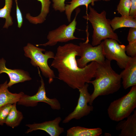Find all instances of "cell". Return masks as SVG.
Wrapping results in <instances>:
<instances>
[{"instance_id": "1", "label": "cell", "mask_w": 136, "mask_h": 136, "mask_svg": "<svg viewBox=\"0 0 136 136\" xmlns=\"http://www.w3.org/2000/svg\"><path fill=\"white\" fill-rule=\"evenodd\" d=\"M80 55L79 45L70 43L59 46L51 65L57 70L58 79L74 89H79L95 78L97 65V63L93 61L80 68L76 57Z\"/></svg>"}, {"instance_id": "2", "label": "cell", "mask_w": 136, "mask_h": 136, "mask_svg": "<svg viewBox=\"0 0 136 136\" xmlns=\"http://www.w3.org/2000/svg\"><path fill=\"white\" fill-rule=\"evenodd\" d=\"M93 80L90 81L94 90L90 95L89 104L92 105L94 100L98 96L112 94L121 87V78L120 74L115 72L111 65V61L105 59L102 63H98Z\"/></svg>"}, {"instance_id": "3", "label": "cell", "mask_w": 136, "mask_h": 136, "mask_svg": "<svg viewBox=\"0 0 136 136\" xmlns=\"http://www.w3.org/2000/svg\"><path fill=\"white\" fill-rule=\"evenodd\" d=\"M88 14L83 17L89 21L93 28L91 45L95 46L100 44L103 40L112 39L121 43L117 34L114 32L110 23V19L106 17V13L103 10L98 13L91 6H89Z\"/></svg>"}, {"instance_id": "4", "label": "cell", "mask_w": 136, "mask_h": 136, "mask_svg": "<svg viewBox=\"0 0 136 136\" xmlns=\"http://www.w3.org/2000/svg\"><path fill=\"white\" fill-rule=\"evenodd\" d=\"M136 107V85L122 97L114 100L107 109L108 116L111 120L119 122L130 115Z\"/></svg>"}, {"instance_id": "5", "label": "cell", "mask_w": 136, "mask_h": 136, "mask_svg": "<svg viewBox=\"0 0 136 136\" xmlns=\"http://www.w3.org/2000/svg\"><path fill=\"white\" fill-rule=\"evenodd\" d=\"M25 56L31 59L30 63L35 67H39L42 75L48 78L50 84L52 83L55 78L54 71L48 64V60L50 58L53 59L55 54L52 51H46L44 53L43 51L45 50L36 47L28 43L23 48Z\"/></svg>"}, {"instance_id": "6", "label": "cell", "mask_w": 136, "mask_h": 136, "mask_svg": "<svg viewBox=\"0 0 136 136\" xmlns=\"http://www.w3.org/2000/svg\"><path fill=\"white\" fill-rule=\"evenodd\" d=\"M80 9L77 8L76 9V15L73 20L68 25L63 24L56 29L50 31L47 35L48 41L46 43L36 45L37 46H53L58 42H66L70 40L80 39L75 37L74 33L76 29L77 15L80 12Z\"/></svg>"}, {"instance_id": "7", "label": "cell", "mask_w": 136, "mask_h": 136, "mask_svg": "<svg viewBox=\"0 0 136 136\" xmlns=\"http://www.w3.org/2000/svg\"><path fill=\"white\" fill-rule=\"evenodd\" d=\"M102 43L105 57L110 61L115 60L120 68L124 69L131 58L126 53L125 46L112 39H106Z\"/></svg>"}, {"instance_id": "8", "label": "cell", "mask_w": 136, "mask_h": 136, "mask_svg": "<svg viewBox=\"0 0 136 136\" xmlns=\"http://www.w3.org/2000/svg\"><path fill=\"white\" fill-rule=\"evenodd\" d=\"M80 49V57L76 60L78 66L80 68L85 67L90 62L95 61L101 63L105 61L102 42L99 45L93 46L85 42H80L79 45Z\"/></svg>"}, {"instance_id": "9", "label": "cell", "mask_w": 136, "mask_h": 136, "mask_svg": "<svg viewBox=\"0 0 136 136\" xmlns=\"http://www.w3.org/2000/svg\"><path fill=\"white\" fill-rule=\"evenodd\" d=\"M38 67L39 74L41 78V85L37 92L32 96L24 94L17 102L18 104L26 107H34L37 105L38 102H43L49 105L52 109L60 110L61 108V105L58 100L55 98H49L46 96L44 81Z\"/></svg>"}, {"instance_id": "10", "label": "cell", "mask_w": 136, "mask_h": 136, "mask_svg": "<svg viewBox=\"0 0 136 136\" xmlns=\"http://www.w3.org/2000/svg\"><path fill=\"white\" fill-rule=\"evenodd\" d=\"M88 83H86L83 87L78 89L80 94L77 104L73 111L63 120V123H67L73 119H80L93 111V106L87 104L89 102L90 96L88 92Z\"/></svg>"}, {"instance_id": "11", "label": "cell", "mask_w": 136, "mask_h": 136, "mask_svg": "<svg viewBox=\"0 0 136 136\" xmlns=\"http://www.w3.org/2000/svg\"><path fill=\"white\" fill-rule=\"evenodd\" d=\"M61 120L60 117L54 119L39 123L27 124L26 126L29 128L26 132L28 133L33 131L40 130L45 131L51 136H59L64 131V129L59 126Z\"/></svg>"}, {"instance_id": "12", "label": "cell", "mask_w": 136, "mask_h": 136, "mask_svg": "<svg viewBox=\"0 0 136 136\" xmlns=\"http://www.w3.org/2000/svg\"><path fill=\"white\" fill-rule=\"evenodd\" d=\"M6 60L3 58L0 59V74L5 73L8 75L10 79L8 83V87L14 84L31 79L28 72L20 69H8L6 66Z\"/></svg>"}, {"instance_id": "13", "label": "cell", "mask_w": 136, "mask_h": 136, "mask_svg": "<svg viewBox=\"0 0 136 136\" xmlns=\"http://www.w3.org/2000/svg\"><path fill=\"white\" fill-rule=\"evenodd\" d=\"M124 70L120 74L123 88L136 85V57H131Z\"/></svg>"}, {"instance_id": "14", "label": "cell", "mask_w": 136, "mask_h": 136, "mask_svg": "<svg viewBox=\"0 0 136 136\" xmlns=\"http://www.w3.org/2000/svg\"><path fill=\"white\" fill-rule=\"evenodd\" d=\"M125 120L120 121L116 126L117 131H120L119 136H136V110Z\"/></svg>"}, {"instance_id": "15", "label": "cell", "mask_w": 136, "mask_h": 136, "mask_svg": "<svg viewBox=\"0 0 136 136\" xmlns=\"http://www.w3.org/2000/svg\"><path fill=\"white\" fill-rule=\"evenodd\" d=\"M7 81L0 85V107L5 105L17 103L24 93H12L8 90Z\"/></svg>"}, {"instance_id": "16", "label": "cell", "mask_w": 136, "mask_h": 136, "mask_svg": "<svg viewBox=\"0 0 136 136\" xmlns=\"http://www.w3.org/2000/svg\"><path fill=\"white\" fill-rule=\"evenodd\" d=\"M40 2L41 8L39 14L35 17L30 15L29 13L26 14V18L30 23L37 24L43 23L45 21L50 11V7L51 3L50 0H37Z\"/></svg>"}, {"instance_id": "17", "label": "cell", "mask_w": 136, "mask_h": 136, "mask_svg": "<svg viewBox=\"0 0 136 136\" xmlns=\"http://www.w3.org/2000/svg\"><path fill=\"white\" fill-rule=\"evenodd\" d=\"M103 133L100 128H89L80 126L72 127L67 131V136H99Z\"/></svg>"}, {"instance_id": "18", "label": "cell", "mask_w": 136, "mask_h": 136, "mask_svg": "<svg viewBox=\"0 0 136 136\" xmlns=\"http://www.w3.org/2000/svg\"><path fill=\"white\" fill-rule=\"evenodd\" d=\"M111 26L113 31L124 27L136 28V19L129 16L115 17L109 20Z\"/></svg>"}, {"instance_id": "19", "label": "cell", "mask_w": 136, "mask_h": 136, "mask_svg": "<svg viewBox=\"0 0 136 136\" xmlns=\"http://www.w3.org/2000/svg\"><path fill=\"white\" fill-rule=\"evenodd\" d=\"M16 103L12 104L5 122L7 125L13 128L18 126L23 118L22 113L17 109Z\"/></svg>"}, {"instance_id": "20", "label": "cell", "mask_w": 136, "mask_h": 136, "mask_svg": "<svg viewBox=\"0 0 136 136\" xmlns=\"http://www.w3.org/2000/svg\"><path fill=\"white\" fill-rule=\"evenodd\" d=\"M101 0H71L69 4L65 5V13L68 22L71 21L72 14L75 9L80 6L85 5L87 9L88 5L91 4L92 6L94 5V3Z\"/></svg>"}, {"instance_id": "21", "label": "cell", "mask_w": 136, "mask_h": 136, "mask_svg": "<svg viewBox=\"0 0 136 136\" xmlns=\"http://www.w3.org/2000/svg\"><path fill=\"white\" fill-rule=\"evenodd\" d=\"M13 0H5V4L3 7L0 9V18L5 19L3 27L8 28L13 24L10 13L12 7Z\"/></svg>"}, {"instance_id": "22", "label": "cell", "mask_w": 136, "mask_h": 136, "mask_svg": "<svg viewBox=\"0 0 136 136\" xmlns=\"http://www.w3.org/2000/svg\"><path fill=\"white\" fill-rule=\"evenodd\" d=\"M130 0H120L117 10L122 16H129L131 7Z\"/></svg>"}, {"instance_id": "23", "label": "cell", "mask_w": 136, "mask_h": 136, "mask_svg": "<svg viewBox=\"0 0 136 136\" xmlns=\"http://www.w3.org/2000/svg\"><path fill=\"white\" fill-rule=\"evenodd\" d=\"M12 105V104H8L0 107V125H3L5 123L6 119Z\"/></svg>"}, {"instance_id": "24", "label": "cell", "mask_w": 136, "mask_h": 136, "mask_svg": "<svg viewBox=\"0 0 136 136\" xmlns=\"http://www.w3.org/2000/svg\"><path fill=\"white\" fill-rule=\"evenodd\" d=\"M65 0H52V7L55 11H59L60 12L65 11Z\"/></svg>"}, {"instance_id": "25", "label": "cell", "mask_w": 136, "mask_h": 136, "mask_svg": "<svg viewBox=\"0 0 136 136\" xmlns=\"http://www.w3.org/2000/svg\"><path fill=\"white\" fill-rule=\"evenodd\" d=\"M128 43L136 42V28H130L127 37Z\"/></svg>"}, {"instance_id": "26", "label": "cell", "mask_w": 136, "mask_h": 136, "mask_svg": "<svg viewBox=\"0 0 136 136\" xmlns=\"http://www.w3.org/2000/svg\"><path fill=\"white\" fill-rule=\"evenodd\" d=\"M16 4V16L17 22L18 27L20 28L22 26L23 22V19L22 15L19 8L18 3Z\"/></svg>"}, {"instance_id": "27", "label": "cell", "mask_w": 136, "mask_h": 136, "mask_svg": "<svg viewBox=\"0 0 136 136\" xmlns=\"http://www.w3.org/2000/svg\"><path fill=\"white\" fill-rule=\"evenodd\" d=\"M131 7L129 16L136 19V0H130Z\"/></svg>"}, {"instance_id": "28", "label": "cell", "mask_w": 136, "mask_h": 136, "mask_svg": "<svg viewBox=\"0 0 136 136\" xmlns=\"http://www.w3.org/2000/svg\"><path fill=\"white\" fill-rule=\"evenodd\" d=\"M104 135L105 136H111V135L109 133H105L104 134Z\"/></svg>"}, {"instance_id": "29", "label": "cell", "mask_w": 136, "mask_h": 136, "mask_svg": "<svg viewBox=\"0 0 136 136\" xmlns=\"http://www.w3.org/2000/svg\"><path fill=\"white\" fill-rule=\"evenodd\" d=\"M15 2L16 4L17 3V0H15Z\"/></svg>"}, {"instance_id": "30", "label": "cell", "mask_w": 136, "mask_h": 136, "mask_svg": "<svg viewBox=\"0 0 136 136\" xmlns=\"http://www.w3.org/2000/svg\"><path fill=\"white\" fill-rule=\"evenodd\" d=\"M103 1H110V0H103Z\"/></svg>"}]
</instances>
